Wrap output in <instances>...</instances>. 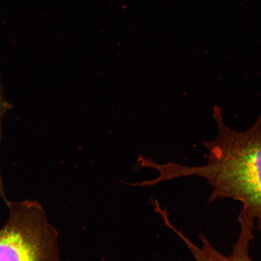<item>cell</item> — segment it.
Returning <instances> with one entry per match:
<instances>
[{
	"label": "cell",
	"instance_id": "obj_1",
	"mask_svg": "<svg viewBox=\"0 0 261 261\" xmlns=\"http://www.w3.org/2000/svg\"><path fill=\"white\" fill-rule=\"evenodd\" d=\"M213 117L217 124L216 138L203 144L208 152L206 164L187 166L171 162L170 179L188 176L204 178L213 189L210 202L231 198L241 202L243 210L261 229V114L244 132L231 129L224 122L220 107Z\"/></svg>",
	"mask_w": 261,
	"mask_h": 261
},
{
	"label": "cell",
	"instance_id": "obj_2",
	"mask_svg": "<svg viewBox=\"0 0 261 261\" xmlns=\"http://www.w3.org/2000/svg\"><path fill=\"white\" fill-rule=\"evenodd\" d=\"M5 204L8 217L0 228V261H63L58 231L40 202Z\"/></svg>",
	"mask_w": 261,
	"mask_h": 261
},
{
	"label": "cell",
	"instance_id": "obj_3",
	"mask_svg": "<svg viewBox=\"0 0 261 261\" xmlns=\"http://www.w3.org/2000/svg\"><path fill=\"white\" fill-rule=\"evenodd\" d=\"M238 221L240 225V233L229 256L218 252L203 234L200 236L201 246L198 247L181 231L176 229L174 231L187 244L195 261H253L249 255V247L253 238L254 221L248 217L243 211L238 217Z\"/></svg>",
	"mask_w": 261,
	"mask_h": 261
},
{
	"label": "cell",
	"instance_id": "obj_4",
	"mask_svg": "<svg viewBox=\"0 0 261 261\" xmlns=\"http://www.w3.org/2000/svg\"><path fill=\"white\" fill-rule=\"evenodd\" d=\"M2 102L1 97H0V115H1ZM0 198L2 199L3 201L7 200L6 192L5 191L4 184H3V178L2 175L1 168H0Z\"/></svg>",
	"mask_w": 261,
	"mask_h": 261
}]
</instances>
